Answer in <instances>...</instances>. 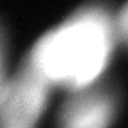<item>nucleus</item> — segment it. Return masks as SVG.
Returning a JSON list of instances; mask_svg holds the SVG:
<instances>
[{
  "label": "nucleus",
  "instance_id": "nucleus-4",
  "mask_svg": "<svg viewBox=\"0 0 128 128\" xmlns=\"http://www.w3.org/2000/svg\"><path fill=\"white\" fill-rule=\"evenodd\" d=\"M6 51H8L6 34H5V29H3L2 22H0V96L5 91L8 82H10V77L6 74Z\"/></svg>",
  "mask_w": 128,
  "mask_h": 128
},
{
  "label": "nucleus",
  "instance_id": "nucleus-2",
  "mask_svg": "<svg viewBox=\"0 0 128 128\" xmlns=\"http://www.w3.org/2000/svg\"><path fill=\"white\" fill-rule=\"evenodd\" d=\"M50 88L26 61L0 96V128H37L48 104Z\"/></svg>",
  "mask_w": 128,
  "mask_h": 128
},
{
  "label": "nucleus",
  "instance_id": "nucleus-1",
  "mask_svg": "<svg viewBox=\"0 0 128 128\" xmlns=\"http://www.w3.org/2000/svg\"><path fill=\"white\" fill-rule=\"evenodd\" d=\"M115 40V16L104 3H88L43 35L27 62L51 86L80 91L96 85L110 61Z\"/></svg>",
  "mask_w": 128,
  "mask_h": 128
},
{
  "label": "nucleus",
  "instance_id": "nucleus-3",
  "mask_svg": "<svg viewBox=\"0 0 128 128\" xmlns=\"http://www.w3.org/2000/svg\"><path fill=\"white\" fill-rule=\"evenodd\" d=\"M118 112V98L109 86L93 85L74 91L58 115V128H110Z\"/></svg>",
  "mask_w": 128,
  "mask_h": 128
},
{
  "label": "nucleus",
  "instance_id": "nucleus-5",
  "mask_svg": "<svg viewBox=\"0 0 128 128\" xmlns=\"http://www.w3.org/2000/svg\"><path fill=\"white\" fill-rule=\"evenodd\" d=\"M115 29H117V38L128 46V2L115 16Z\"/></svg>",
  "mask_w": 128,
  "mask_h": 128
}]
</instances>
